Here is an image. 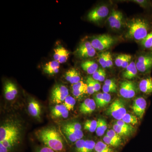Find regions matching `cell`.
I'll use <instances>...</instances> for the list:
<instances>
[{
  "mask_svg": "<svg viewBox=\"0 0 152 152\" xmlns=\"http://www.w3.org/2000/svg\"><path fill=\"white\" fill-rule=\"evenodd\" d=\"M117 85L104 84L102 87L103 91L104 93H116L117 92Z\"/></svg>",
  "mask_w": 152,
  "mask_h": 152,
  "instance_id": "34",
  "label": "cell"
},
{
  "mask_svg": "<svg viewBox=\"0 0 152 152\" xmlns=\"http://www.w3.org/2000/svg\"><path fill=\"white\" fill-rule=\"evenodd\" d=\"M63 131L64 134L67 137L68 140L72 142L75 143L78 140L75 136L66 128L63 127Z\"/></svg>",
  "mask_w": 152,
  "mask_h": 152,
  "instance_id": "37",
  "label": "cell"
},
{
  "mask_svg": "<svg viewBox=\"0 0 152 152\" xmlns=\"http://www.w3.org/2000/svg\"><path fill=\"white\" fill-rule=\"evenodd\" d=\"M107 52H102L98 56V61L101 66L103 68H107L106 66V58Z\"/></svg>",
  "mask_w": 152,
  "mask_h": 152,
  "instance_id": "36",
  "label": "cell"
},
{
  "mask_svg": "<svg viewBox=\"0 0 152 152\" xmlns=\"http://www.w3.org/2000/svg\"><path fill=\"white\" fill-rule=\"evenodd\" d=\"M96 143L91 140H85L83 152H94Z\"/></svg>",
  "mask_w": 152,
  "mask_h": 152,
  "instance_id": "30",
  "label": "cell"
},
{
  "mask_svg": "<svg viewBox=\"0 0 152 152\" xmlns=\"http://www.w3.org/2000/svg\"><path fill=\"white\" fill-rule=\"evenodd\" d=\"M72 91L76 90H87V85L86 83H85L83 81H80L77 83L72 85Z\"/></svg>",
  "mask_w": 152,
  "mask_h": 152,
  "instance_id": "38",
  "label": "cell"
},
{
  "mask_svg": "<svg viewBox=\"0 0 152 152\" xmlns=\"http://www.w3.org/2000/svg\"><path fill=\"white\" fill-rule=\"evenodd\" d=\"M137 73L138 70L136 67V63L132 61L127 67L126 68V70L123 72L122 76L124 78L129 80H132L136 77Z\"/></svg>",
  "mask_w": 152,
  "mask_h": 152,
  "instance_id": "19",
  "label": "cell"
},
{
  "mask_svg": "<svg viewBox=\"0 0 152 152\" xmlns=\"http://www.w3.org/2000/svg\"><path fill=\"white\" fill-rule=\"evenodd\" d=\"M69 90L66 86L63 85H56L52 90L51 101L54 104L62 103L69 96Z\"/></svg>",
  "mask_w": 152,
  "mask_h": 152,
  "instance_id": "8",
  "label": "cell"
},
{
  "mask_svg": "<svg viewBox=\"0 0 152 152\" xmlns=\"http://www.w3.org/2000/svg\"><path fill=\"white\" fill-rule=\"evenodd\" d=\"M83 69L89 75H93L98 69V65L96 62L87 60L81 64Z\"/></svg>",
  "mask_w": 152,
  "mask_h": 152,
  "instance_id": "20",
  "label": "cell"
},
{
  "mask_svg": "<svg viewBox=\"0 0 152 152\" xmlns=\"http://www.w3.org/2000/svg\"><path fill=\"white\" fill-rule=\"evenodd\" d=\"M63 127L66 128L68 130L73 133L75 136L77 140H81L83 137V133L82 130H78L75 129H73V128L68 127L67 126H66L65 125L63 126Z\"/></svg>",
  "mask_w": 152,
  "mask_h": 152,
  "instance_id": "32",
  "label": "cell"
},
{
  "mask_svg": "<svg viewBox=\"0 0 152 152\" xmlns=\"http://www.w3.org/2000/svg\"><path fill=\"white\" fill-rule=\"evenodd\" d=\"M28 111L32 116L39 120L41 118L42 110L39 103L36 100L32 99L28 104Z\"/></svg>",
  "mask_w": 152,
  "mask_h": 152,
  "instance_id": "15",
  "label": "cell"
},
{
  "mask_svg": "<svg viewBox=\"0 0 152 152\" xmlns=\"http://www.w3.org/2000/svg\"><path fill=\"white\" fill-rule=\"evenodd\" d=\"M139 89L146 95L152 94V78L150 76L143 79L139 83Z\"/></svg>",
  "mask_w": 152,
  "mask_h": 152,
  "instance_id": "18",
  "label": "cell"
},
{
  "mask_svg": "<svg viewBox=\"0 0 152 152\" xmlns=\"http://www.w3.org/2000/svg\"><path fill=\"white\" fill-rule=\"evenodd\" d=\"M76 104V100L75 98L71 96H68L64 102V105L69 111L73 110L75 105Z\"/></svg>",
  "mask_w": 152,
  "mask_h": 152,
  "instance_id": "27",
  "label": "cell"
},
{
  "mask_svg": "<svg viewBox=\"0 0 152 152\" xmlns=\"http://www.w3.org/2000/svg\"><path fill=\"white\" fill-rule=\"evenodd\" d=\"M137 70L143 74H148L152 69V53L141 55L136 62Z\"/></svg>",
  "mask_w": 152,
  "mask_h": 152,
  "instance_id": "7",
  "label": "cell"
},
{
  "mask_svg": "<svg viewBox=\"0 0 152 152\" xmlns=\"http://www.w3.org/2000/svg\"><path fill=\"white\" fill-rule=\"evenodd\" d=\"M69 111L63 104H57L51 109V114L52 117L55 118L65 119L69 116Z\"/></svg>",
  "mask_w": 152,
  "mask_h": 152,
  "instance_id": "14",
  "label": "cell"
},
{
  "mask_svg": "<svg viewBox=\"0 0 152 152\" xmlns=\"http://www.w3.org/2000/svg\"><path fill=\"white\" fill-rule=\"evenodd\" d=\"M22 125L18 120L6 121L0 127V152H11L20 144Z\"/></svg>",
  "mask_w": 152,
  "mask_h": 152,
  "instance_id": "1",
  "label": "cell"
},
{
  "mask_svg": "<svg viewBox=\"0 0 152 152\" xmlns=\"http://www.w3.org/2000/svg\"><path fill=\"white\" fill-rule=\"evenodd\" d=\"M140 42L143 48L150 50L152 46V31L147 35Z\"/></svg>",
  "mask_w": 152,
  "mask_h": 152,
  "instance_id": "26",
  "label": "cell"
},
{
  "mask_svg": "<svg viewBox=\"0 0 152 152\" xmlns=\"http://www.w3.org/2000/svg\"><path fill=\"white\" fill-rule=\"evenodd\" d=\"M73 95L77 98H80L86 94H88L87 90H76L72 91Z\"/></svg>",
  "mask_w": 152,
  "mask_h": 152,
  "instance_id": "46",
  "label": "cell"
},
{
  "mask_svg": "<svg viewBox=\"0 0 152 152\" xmlns=\"http://www.w3.org/2000/svg\"><path fill=\"white\" fill-rule=\"evenodd\" d=\"M96 102L94 100L87 99L80 106V111L81 113L86 115L92 113L96 108Z\"/></svg>",
  "mask_w": 152,
  "mask_h": 152,
  "instance_id": "16",
  "label": "cell"
},
{
  "mask_svg": "<svg viewBox=\"0 0 152 152\" xmlns=\"http://www.w3.org/2000/svg\"><path fill=\"white\" fill-rule=\"evenodd\" d=\"M64 125L68 127L73 128L75 129L78 130H82L81 125L79 123L69 122L67 123Z\"/></svg>",
  "mask_w": 152,
  "mask_h": 152,
  "instance_id": "44",
  "label": "cell"
},
{
  "mask_svg": "<svg viewBox=\"0 0 152 152\" xmlns=\"http://www.w3.org/2000/svg\"><path fill=\"white\" fill-rule=\"evenodd\" d=\"M132 58V57L131 55H127L126 57V58H125L122 65L121 67L123 69H126L127 67L131 62V61Z\"/></svg>",
  "mask_w": 152,
  "mask_h": 152,
  "instance_id": "48",
  "label": "cell"
},
{
  "mask_svg": "<svg viewBox=\"0 0 152 152\" xmlns=\"http://www.w3.org/2000/svg\"><path fill=\"white\" fill-rule=\"evenodd\" d=\"M147 102L145 98H137L133 102L132 109L134 113L140 119L142 118L147 107Z\"/></svg>",
  "mask_w": 152,
  "mask_h": 152,
  "instance_id": "11",
  "label": "cell"
},
{
  "mask_svg": "<svg viewBox=\"0 0 152 152\" xmlns=\"http://www.w3.org/2000/svg\"><path fill=\"white\" fill-rule=\"evenodd\" d=\"M109 12V9L107 6H98L90 11L87 15V18L90 21L98 23L107 18Z\"/></svg>",
  "mask_w": 152,
  "mask_h": 152,
  "instance_id": "6",
  "label": "cell"
},
{
  "mask_svg": "<svg viewBox=\"0 0 152 152\" xmlns=\"http://www.w3.org/2000/svg\"><path fill=\"white\" fill-rule=\"evenodd\" d=\"M38 140L45 146L56 152H66L64 139L56 128L53 126L43 128L36 133Z\"/></svg>",
  "mask_w": 152,
  "mask_h": 152,
  "instance_id": "2",
  "label": "cell"
},
{
  "mask_svg": "<svg viewBox=\"0 0 152 152\" xmlns=\"http://www.w3.org/2000/svg\"><path fill=\"white\" fill-rule=\"evenodd\" d=\"M91 77H88L87 79L86 84L87 85V91L88 94L91 95L95 92L94 88L91 81Z\"/></svg>",
  "mask_w": 152,
  "mask_h": 152,
  "instance_id": "40",
  "label": "cell"
},
{
  "mask_svg": "<svg viewBox=\"0 0 152 152\" xmlns=\"http://www.w3.org/2000/svg\"><path fill=\"white\" fill-rule=\"evenodd\" d=\"M103 140L104 142L107 145L114 147H119L121 145L122 143V142L118 141L114 139L111 138L106 135L104 137Z\"/></svg>",
  "mask_w": 152,
  "mask_h": 152,
  "instance_id": "29",
  "label": "cell"
},
{
  "mask_svg": "<svg viewBox=\"0 0 152 152\" xmlns=\"http://www.w3.org/2000/svg\"><path fill=\"white\" fill-rule=\"evenodd\" d=\"M103 99V93H99L94 96V101L98 107L100 108Z\"/></svg>",
  "mask_w": 152,
  "mask_h": 152,
  "instance_id": "43",
  "label": "cell"
},
{
  "mask_svg": "<svg viewBox=\"0 0 152 152\" xmlns=\"http://www.w3.org/2000/svg\"><path fill=\"white\" fill-rule=\"evenodd\" d=\"M106 66L107 68L112 67L113 66V58L110 53L109 52H107Z\"/></svg>",
  "mask_w": 152,
  "mask_h": 152,
  "instance_id": "45",
  "label": "cell"
},
{
  "mask_svg": "<svg viewBox=\"0 0 152 152\" xmlns=\"http://www.w3.org/2000/svg\"><path fill=\"white\" fill-rule=\"evenodd\" d=\"M60 63L56 61H51L43 66V70L45 74L53 75L58 74L59 71Z\"/></svg>",
  "mask_w": 152,
  "mask_h": 152,
  "instance_id": "17",
  "label": "cell"
},
{
  "mask_svg": "<svg viewBox=\"0 0 152 152\" xmlns=\"http://www.w3.org/2000/svg\"><path fill=\"white\" fill-rule=\"evenodd\" d=\"M96 53V50L88 41L82 43L75 52L76 56L82 58H92L94 56Z\"/></svg>",
  "mask_w": 152,
  "mask_h": 152,
  "instance_id": "9",
  "label": "cell"
},
{
  "mask_svg": "<svg viewBox=\"0 0 152 152\" xmlns=\"http://www.w3.org/2000/svg\"><path fill=\"white\" fill-rule=\"evenodd\" d=\"M106 76V73L105 71L104 70L103 72L102 73L99 79V82H103L104 81L105 79V77Z\"/></svg>",
  "mask_w": 152,
  "mask_h": 152,
  "instance_id": "53",
  "label": "cell"
},
{
  "mask_svg": "<svg viewBox=\"0 0 152 152\" xmlns=\"http://www.w3.org/2000/svg\"><path fill=\"white\" fill-rule=\"evenodd\" d=\"M91 81L93 86H94V88L95 92L99 91L100 90L101 88V84H100L99 82L98 81L96 80H94L92 77H91Z\"/></svg>",
  "mask_w": 152,
  "mask_h": 152,
  "instance_id": "49",
  "label": "cell"
},
{
  "mask_svg": "<svg viewBox=\"0 0 152 152\" xmlns=\"http://www.w3.org/2000/svg\"><path fill=\"white\" fill-rule=\"evenodd\" d=\"M106 135L108 136L111 138L114 139L118 141L122 142V140L121 136L117 134L113 129L109 130L107 132Z\"/></svg>",
  "mask_w": 152,
  "mask_h": 152,
  "instance_id": "35",
  "label": "cell"
},
{
  "mask_svg": "<svg viewBox=\"0 0 152 152\" xmlns=\"http://www.w3.org/2000/svg\"><path fill=\"white\" fill-rule=\"evenodd\" d=\"M5 98L8 101H12L16 97L18 94L16 86L12 82L7 81L4 86Z\"/></svg>",
  "mask_w": 152,
  "mask_h": 152,
  "instance_id": "12",
  "label": "cell"
},
{
  "mask_svg": "<svg viewBox=\"0 0 152 152\" xmlns=\"http://www.w3.org/2000/svg\"><path fill=\"white\" fill-rule=\"evenodd\" d=\"M107 122L105 120L102 118L98 119L97 121V126L96 134L99 137H101L104 134L105 132L107 129Z\"/></svg>",
  "mask_w": 152,
  "mask_h": 152,
  "instance_id": "23",
  "label": "cell"
},
{
  "mask_svg": "<svg viewBox=\"0 0 152 152\" xmlns=\"http://www.w3.org/2000/svg\"><path fill=\"white\" fill-rule=\"evenodd\" d=\"M96 152H114L113 150L108 145L102 141L98 142L95 147Z\"/></svg>",
  "mask_w": 152,
  "mask_h": 152,
  "instance_id": "24",
  "label": "cell"
},
{
  "mask_svg": "<svg viewBox=\"0 0 152 152\" xmlns=\"http://www.w3.org/2000/svg\"><path fill=\"white\" fill-rule=\"evenodd\" d=\"M115 42V39L111 36L102 34L93 38L91 43L95 50L103 51L112 46Z\"/></svg>",
  "mask_w": 152,
  "mask_h": 152,
  "instance_id": "5",
  "label": "cell"
},
{
  "mask_svg": "<svg viewBox=\"0 0 152 152\" xmlns=\"http://www.w3.org/2000/svg\"><path fill=\"white\" fill-rule=\"evenodd\" d=\"M113 129L120 136H130L135 131L134 127L132 128L124 127L116 124L113 126Z\"/></svg>",
  "mask_w": 152,
  "mask_h": 152,
  "instance_id": "22",
  "label": "cell"
},
{
  "mask_svg": "<svg viewBox=\"0 0 152 152\" xmlns=\"http://www.w3.org/2000/svg\"><path fill=\"white\" fill-rule=\"evenodd\" d=\"M111 100V96L109 94L103 93V99L101 104L100 108L104 107L107 106Z\"/></svg>",
  "mask_w": 152,
  "mask_h": 152,
  "instance_id": "42",
  "label": "cell"
},
{
  "mask_svg": "<svg viewBox=\"0 0 152 152\" xmlns=\"http://www.w3.org/2000/svg\"><path fill=\"white\" fill-rule=\"evenodd\" d=\"M109 26L113 29L120 30L124 24V15L121 11L113 9L108 18Z\"/></svg>",
  "mask_w": 152,
  "mask_h": 152,
  "instance_id": "10",
  "label": "cell"
},
{
  "mask_svg": "<svg viewBox=\"0 0 152 152\" xmlns=\"http://www.w3.org/2000/svg\"><path fill=\"white\" fill-rule=\"evenodd\" d=\"M126 56L127 54H120L117 56L115 60V64L117 66L121 67L122 65L126 58Z\"/></svg>",
  "mask_w": 152,
  "mask_h": 152,
  "instance_id": "41",
  "label": "cell"
},
{
  "mask_svg": "<svg viewBox=\"0 0 152 152\" xmlns=\"http://www.w3.org/2000/svg\"><path fill=\"white\" fill-rule=\"evenodd\" d=\"M56 152L54 151V150H52V149L50 148H48L45 146L41 147L39 148L37 150V152Z\"/></svg>",
  "mask_w": 152,
  "mask_h": 152,
  "instance_id": "51",
  "label": "cell"
},
{
  "mask_svg": "<svg viewBox=\"0 0 152 152\" xmlns=\"http://www.w3.org/2000/svg\"><path fill=\"white\" fill-rule=\"evenodd\" d=\"M134 83L130 80H126L121 83L120 86V94L123 97L128 99V94Z\"/></svg>",
  "mask_w": 152,
  "mask_h": 152,
  "instance_id": "21",
  "label": "cell"
},
{
  "mask_svg": "<svg viewBox=\"0 0 152 152\" xmlns=\"http://www.w3.org/2000/svg\"><path fill=\"white\" fill-rule=\"evenodd\" d=\"M133 2L138 4L139 5L144 9H149L152 8V4L151 2L149 1L146 0H134L132 1Z\"/></svg>",
  "mask_w": 152,
  "mask_h": 152,
  "instance_id": "33",
  "label": "cell"
},
{
  "mask_svg": "<svg viewBox=\"0 0 152 152\" xmlns=\"http://www.w3.org/2000/svg\"><path fill=\"white\" fill-rule=\"evenodd\" d=\"M128 31L126 37L129 39L141 42L151 31V25L147 19L134 18L127 25Z\"/></svg>",
  "mask_w": 152,
  "mask_h": 152,
  "instance_id": "3",
  "label": "cell"
},
{
  "mask_svg": "<svg viewBox=\"0 0 152 152\" xmlns=\"http://www.w3.org/2000/svg\"><path fill=\"white\" fill-rule=\"evenodd\" d=\"M97 126V121L95 120H88L85 122L84 129L90 132H94L96 131Z\"/></svg>",
  "mask_w": 152,
  "mask_h": 152,
  "instance_id": "25",
  "label": "cell"
},
{
  "mask_svg": "<svg viewBox=\"0 0 152 152\" xmlns=\"http://www.w3.org/2000/svg\"><path fill=\"white\" fill-rule=\"evenodd\" d=\"M54 51L53 58L55 61L58 62L60 64L67 61L70 54V52L68 50L62 46L59 45L54 50Z\"/></svg>",
  "mask_w": 152,
  "mask_h": 152,
  "instance_id": "13",
  "label": "cell"
},
{
  "mask_svg": "<svg viewBox=\"0 0 152 152\" xmlns=\"http://www.w3.org/2000/svg\"><path fill=\"white\" fill-rule=\"evenodd\" d=\"M122 120L125 123L129 124L136 125L138 123V119L137 117L129 113L126 114Z\"/></svg>",
  "mask_w": 152,
  "mask_h": 152,
  "instance_id": "28",
  "label": "cell"
},
{
  "mask_svg": "<svg viewBox=\"0 0 152 152\" xmlns=\"http://www.w3.org/2000/svg\"><path fill=\"white\" fill-rule=\"evenodd\" d=\"M104 70V69L102 68H99L96 71V72L92 75V78L94 80H96L99 81V79L102 73L103 72Z\"/></svg>",
  "mask_w": 152,
  "mask_h": 152,
  "instance_id": "47",
  "label": "cell"
},
{
  "mask_svg": "<svg viewBox=\"0 0 152 152\" xmlns=\"http://www.w3.org/2000/svg\"><path fill=\"white\" fill-rule=\"evenodd\" d=\"M116 124L118 126H121L124 127L126 128H132V127L133 126L132 125L129 124H127L124 122L123 120H120L116 121Z\"/></svg>",
  "mask_w": 152,
  "mask_h": 152,
  "instance_id": "50",
  "label": "cell"
},
{
  "mask_svg": "<svg viewBox=\"0 0 152 152\" xmlns=\"http://www.w3.org/2000/svg\"><path fill=\"white\" fill-rule=\"evenodd\" d=\"M72 76L69 82L73 85L80 81L81 77L79 72L76 69L72 68Z\"/></svg>",
  "mask_w": 152,
  "mask_h": 152,
  "instance_id": "31",
  "label": "cell"
},
{
  "mask_svg": "<svg viewBox=\"0 0 152 152\" xmlns=\"http://www.w3.org/2000/svg\"><path fill=\"white\" fill-rule=\"evenodd\" d=\"M85 143V140L81 139L78 140L75 143L76 152H83Z\"/></svg>",
  "mask_w": 152,
  "mask_h": 152,
  "instance_id": "39",
  "label": "cell"
},
{
  "mask_svg": "<svg viewBox=\"0 0 152 152\" xmlns=\"http://www.w3.org/2000/svg\"><path fill=\"white\" fill-rule=\"evenodd\" d=\"M150 50L151 51V52H152V46L151 47V49H150Z\"/></svg>",
  "mask_w": 152,
  "mask_h": 152,
  "instance_id": "54",
  "label": "cell"
},
{
  "mask_svg": "<svg viewBox=\"0 0 152 152\" xmlns=\"http://www.w3.org/2000/svg\"><path fill=\"white\" fill-rule=\"evenodd\" d=\"M105 84L109 85H117L114 79H107L104 82Z\"/></svg>",
  "mask_w": 152,
  "mask_h": 152,
  "instance_id": "52",
  "label": "cell"
},
{
  "mask_svg": "<svg viewBox=\"0 0 152 152\" xmlns=\"http://www.w3.org/2000/svg\"><path fill=\"white\" fill-rule=\"evenodd\" d=\"M126 114L124 103L121 99H116L107 109L106 114L111 116L116 120H122Z\"/></svg>",
  "mask_w": 152,
  "mask_h": 152,
  "instance_id": "4",
  "label": "cell"
}]
</instances>
